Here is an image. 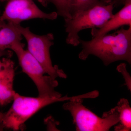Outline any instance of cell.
<instances>
[{"instance_id":"8fae6325","label":"cell","mask_w":131,"mask_h":131,"mask_svg":"<svg viewBox=\"0 0 131 131\" xmlns=\"http://www.w3.org/2000/svg\"><path fill=\"white\" fill-rule=\"evenodd\" d=\"M115 107L118 113L119 122L115 126V131H131V108L129 101L122 98Z\"/></svg>"},{"instance_id":"30bf717a","label":"cell","mask_w":131,"mask_h":131,"mask_svg":"<svg viewBox=\"0 0 131 131\" xmlns=\"http://www.w3.org/2000/svg\"><path fill=\"white\" fill-rule=\"evenodd\" d=\"M21 27L20 24L0 21V51L10 49L15 44L21 42Z\"/></svg>"},{"instance_id":"e0dca14e","label":"cell","mask_w":131,"mask_h":131,"mask_svg":"<svg viewBox=\"0 0 131 131\" xmlns=\"http://www.w3.org/2000/svg\"><path fill=\"white\" fill-rule=\"evenodd\" d=\"M4 65V61L3 59L2 61H1L0 60V73H1V71L3 68V66Z\"/></svg>"},{"instance_id":"ac0fdd59","label":"cell","mask_w":131,"mask_h":131,"mask_svg":"<svg viewBox=\"0 0 131 131\" xmlns=\"http://www.w3.org/2000/svg\"><path fill=\"white\" fill-rule=\"evenodd\" d=\"M3 116H4V113L0 112V125L1 124V125H2V121Z\"/></svg>"},{"instance_id":"ba28073f","label":"cell","mask_w":131,"mask_h":131,"mask_svg":"<svg viewBox=\"0 0 131 131\" xmlns=\"http://www.w3.org/2000/svg\"><path fill=\"white\" fill-rule=\"evenodd\" d=\"M3 59L4 65L0 73V105L1 106L12 102L16 93L13 88L14 62L9 58Z\"/></svg>"},{"instance_id":"ffe728a7","label":"cell","mask_w":131,"mask_h":131,"mask_svg":"<svg viewBox=\"0 0 131 131\" xmlns=\"http://www.w3.org/2000/svg\"><path fill=\"white\" fill-rule=\"evenodd\" d=\"M7 1L8 0H0V2H5Z\"/></svg>"},{"instance_id":"5bb4252c","label":"cell","mask_w":131,"mask_h":131,"mask_svg":"<svg viewBox=\"0 0 131 131\" xmlns=\"http://www.w3.org/2000/svg\"><path fill=\"white\" fill-rule=\"evenodd\" d=\"M117 70L119 72L121 73L125 80V85L128 89L131 91V79L130 75L127 70L126 64L122 63L117 66Z\"/></svg>"},{"instance_id":"9c48e42d","label":"cell","mask_w":131,"mask_h":131,"mask_svg":"<svg viewBox=\"0 0 131 131\" xmlns=\"http://www.w3.org/2000/svg\"><path fill=\"white\" fill-rule=\"evenodd\" d=\"M125 25L131 26V2L125 3L123 8L100 28H92L91 35L93 38L100 37Z\"/></svg>"},{"instance_id":"3957f363","label":"cell","mask_w":131,"mask_h":131,"mask_svg":"<svg viewBox=\"0 0 131 131\" xmlns=\"http://www.w3.org/2000/svg\"><path fill=\"white\" fill-rule=\"evenodd\" d=\"M114 4L111 0H100L89 9L73 15L64 19L65 30L68 33L66 42L77 46L80 44L78 33L87 28H99L113 16Z\"/></svg>"},{"instance_id":"d6986e66","label":"cell","mask_w":131,"mask_h":131,"mask_svg":"<svg viewBox=\"0 0 131 131\" xmlns=\"http://www.w3.org/2000/svg\"><path fill=\"white\" fill-rule=\"evenodd\" d=\"M34 1H37L38 2L40 3L42 5H44L45 4V0H34Z\"/></svg>"},{"instance_id":"9a60e30c","label":"cell","mask_w":131,"mask_h":131,"mask_svg":"<svg viewBox=\"0 0 131 131\" xmlns=\"http://www.w3.org/2000/svg\"><path fill=\"white\" fill-rule=\"evenodd\" d=\"M114 6L119 5H125L127 3L131 2V0H113L112 1Z\"/></svg>"},{"instance_id":"7c38bea8","label":"cell","mask_w":131,"mask_h":131,"mask_svg":"<svg viewBox=\"0 0 131 131\" xmlns=\"http://www.w3.org/2000/svg\"><path fill=\"white\" fill-rule=\"evenodd\" d=\"M46 1L47 4L51 3L55 6L58 15L62 16L64 19L71 17L73 0H46Z\"/></svg>"},{"instance_id":"4fadbf2b","label":"cell","mask_w":131,"mask_h":131,"mask_svg":"<svg viewBox=\"0 0 131 131\" xmlns=\"http://www.w3.org/2000/svg\"><path fill=\"white\" fill-rule=\"evenodd\" d=\"M100 0H73L71 15L72 16L78 12L92 7Z\"/></svg>"},{"instance_id":"6da1fadb","label":"cell","mask_w":131,"mask_h":131,"mask_svg":"<svg viewBox=\"0 0 131 131\" xmlns=\"http://www.w3.org/2000/svg\"><path fill=\"white\" fill-rule=\"evenodd\" d=\"M82 50L79 58L85 60L90 55L98 57L106 66L118 61L131 63V26L122 27L111 34H105L84 41L80 39Z\"/></svg>"},{"instance_id":"277c9868","label":"cell","mask_w":131,"mask_h":131,"mask_svg":"<svg viewBox=\"0 0 131 131\" xmlns=\"http://www.w3.org/2000/svg\"><path fill=\"white\" fill-rule=\"evenodd\" d=\"M74 96L68 95L60 98H43L22 96L16 93L11 107L4 113L2 121L3 127L18 130L21 126L35 113L52 103L70 100Z\"/></svg>"},{"instance_id":"52a82bcc","label":"cell","mask_w":131,"mask_h":131,"mask_svg":"<svg viewBox=\"0 0 131 131\" xmlns=\"http://www.w3.org/2000/svg\"><path fill=\"white\" fill-rule=\"evenodd\" d=\"M58 16L57 12L47 13L42 11L34 0H8L0 21L20 24L22 21L32 19L54 20Z\"/></svg>"},{"instance_id":"2e32d148","label":"cell","mask_w":131,"mask_h":131,"mask_svg":"<svg viewBox=\"0 0 131 131\" xmlns=\"http://www.w3.org/2000/svg\"><path fill=\"white\" fill-rule=\"evenodd\" d=\"M10 54H10V52L7 53L6 52H5V51H0V58H1V57H2L3 55H8L10 56Z\"/></svg>"},{"instance_id":"7a4b0ae2","label":"cell","mask_w":131,"mask_h":131,"mask_svg":"<svg viewBox=\"0 0 131 131\" xmlns=\"http://www.w3.org/2000/svg\"><path fill=\"white\" fill-rule=\"evenodd\" d=\"M97 90L74 96L64 103L63 108L69 111L78 131H107L119 122V115L116 107L104 113L102 118L98 117L83 104L84 98L98 97Z\"/></svg>"},{"instance_id":"5b68a950","label":"cell","mask_w":131,"mask_h":131,"mask_svg":"<svg viewBox=\"0 0 131 131\" xmlns=\"http://www.w3.org/2000/svg\"><path fill=\"white\" fill-rule=\"evenodd\" d=\"M11 50L16 54L19 64L24 73L35 83L38 96L43 98H60L62 95L55 90L58 82L55 78L47 74L40 63L27 50L24 49L21 42L14 45Z\"/></svg>"},{"instance_id":"8992f818","label":"cell","mask_w":131,"mask_h":131,"mask_svg":"<svg viewBox=\"0 0 131 131\" xmlns=\"http://www.w3.org/2000/svg\"><path fill=\"white\" fill-rule=\"evenodd\" d=\"M22 37L27 43V50L42 65L48 75L53 78H66V75L63 70L52 63L50 49L54 44V36L52 33L38 35L31 31L29 27H21Z\"/></svg>"}]
</instances>
